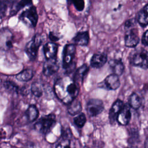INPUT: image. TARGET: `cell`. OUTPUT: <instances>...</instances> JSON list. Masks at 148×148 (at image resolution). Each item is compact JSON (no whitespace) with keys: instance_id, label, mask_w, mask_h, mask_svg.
I'll use <instances>...</instances> for the list:
<instances>
[{"instance_id":"7","label":"cell","mask_w":148,"mask_h":148,"mask_svg":"<svg viewBox=\"0 0 148 148\" xmlns=\"http://www.w3.org/2000/svg\"><path fill=\"white\" fill-rule=\"evenodd\" d=\"M104 109V105L102 100L99 99H90L87 103L86 110L91 117H94L100 114Z\"/></svg>"},{"instance_id":"14","label":"cell","mask_w":148,"mask_h":148,"mask_svg":"<svg viewBox=\"0 0 148 148\" xmlns=\"http://www.w3.org/2000/svg\"><path fill=\"white\" fill-rule=\"evenodd\" d=\"M12 35L8 29H2L1 32V46L3 50L12 47Z\"/></svg>"},{"instance_id":"8","label":"cell","mask_w":148,"mask_h":148,"mask_svg":"<svg viewBox=\"0 0 148 148\" xmlns=\"http://www.w3.org/2000/svg\"><path fill=\"white\" fill-rule=\"evenodd\" d=\"M120 85V82L119 76L114 73H112L106 76L102 82L98 84V86L108 90H115L119 87Z\"/></svg>"},{"instance_id":"13","label":"cell","mask_w":148,"mask_h":148,"mask_svg":"<svg viewBox=\"0 0 148 148\" xmlns=\"http://www.w3.org/2000/svg\"><path fill=\"white\" fill-rule=\"evenodd\" d=\"M107 59V56L104 53H95L90 60V65L94 68H100L105 64Z\"/></svg>"},{"instance_id":"1","label":"cell","mask_w":148,"mask_h":148,"mask_svg":"<svg viewBox=\"0 0 148 148\" xmlns=\"http://www.w3.org/2000/svg\"><path fill=\"white\" fill-rule=\"evenodd\" d=\"M56 97L63 103L69 104L77 97L79 92V85L69 76L58 79L54 86Z\"/></svg>"},{"instance_id":"21","label":"cell","mask_w":148,"mask_h":148,"mask_svg":"<svg viewBox=\"0 0 148 148\" xmlns=\"http://www.w3.org/2000/svg\"><path fill=\"white\" fill-rule=\"evenodd\" d=\"M34 76V72L31 69H25L16 75L17 80L20 82H28Z\"/></svg>"},{"instance_id":"12","label":"cell","mask_w":148,"mask_h":148,"mask_svg":"<svg viewBox=\"0 0 148 148\" xmlns=\"http://www.w3.org/2000/svg\"><path fill=\"white\" fill-rule=\"evenodd\" d=\"M124 105L123 102L120 99H117L113 103L109 113V119L111 124H114L116 120H117V116Z\"/></svg>"},{"instance_id":"33","label":"cell","mask_w":148,"mask_h":148,"mask_svg":"<svg viewBox=\"0 0 148 148\" xmlns=\"http://www.w3.org/2000/svg\"><path fill=\"white\" fill-rule=\"evenodd\" d=\"M145 148H148V138L146 139L145 143Z\"/></svg>"},{"instance_id":"24","label":"cell","mask_w":148,"mask_h":148,"mask_svg":"<svg viewBox=\"0 0 148 148\" xmlns=\"http://www.w3.org/2000/svg\"><path fill=\"white\" fill-rule=\"evenodd\" d=\"M31 91L32 94L36 97H40L43 94L42 86L38 82H34L31 87Z\"/></svg>"},{"instance_id":"22","label":"cell","mask_w":148,"mask_h":148,"mask_svg":"<svg viewBox=\"0 0 148 148\" xmlns=\"http://www.w3.org/2000/svg\"><path fill=\"white\" fill-rule=\"evenodd\" d=\"M25 114L28 120L30 122H32L37 119L39 116V111L34 105H31L26 110Z\"/></svg>"},{"instance_id":"23","label":"cell","mask_w":148,"mask_h":148,"mask_svg":"<svg viewBox=\"0 0 148 148\" xmlns=\"http://www.w3.org/2000/svg\"><path fill=\"white\" fill-rule=\"evenodd\" d=\"M142 104L141 99L136 93H132L129 97L128 105L134 109H139Z\"/></svg>"},{"instance_id":"11","label":"cell","mask_w":148,"mask_h":148,"mask_svg":"<svg viewBox=\"0 0 148 148\" xmlns=\"http://www.w3.org/2000/svg\"><path fill=\"white\" fill-rule=\"evenodd\" d=\"M131 117L130 106L129 105L125 104L117 116V121L120 125H126L130 122Z\"/></svg>"},{"instance_id":"6","label":"cell","mask_w":148,"mask_h":148,"mask_svg":"<svg viewBox=\"0 0 148 148\" xmlns=\"http://www.w3.org/2000/svg\"><path fill=\"white\" fill-rule=\"evenodd\" d=\"M42 42L40 35L39 34H35L27 43L25 47V51L30 60L33 61L36 58Z\"/></svg>"},{"instance_id":"3","label":"cell","mask_w":148,"mask_h":148,"mask_svg":"<svg viewBox=\"0 0 148 148\" xmlns=\"http://www.w3.org/2000/svg\"><path fill=\"white\" fill-rule=\"evenodd\" d=\"M130 63L143 69L148 68V51L143 48L135 50L130 57Z\"/></svg>"},{"instance_id":"2","label":"cell","mask_w":148,"mask_h":148,"mask_svg":"<svg viewBox=\"0 0 148 148\" xmlns=\"http://www.w3.org/2000/svg\"><path fill=\"white\" fill-rule=\"evenodd\" d=\"M76 53V46L74 44H66L63 50L62 53V67L68 73L75 68V62L73 60Z\"/></svg>"},{"instance_id":"18","label":"cell","mask_w":148,"mask_h":148,"mask_svg":"<svg viewBox=\"0 0 148 148\" xmlns=\"http://www.w3.org/2000/svg\"><path fill=\"white\" fill-rule=\"evenodd\" d=\"M109 65L111 68L113 73L118 76H120L123 74L124 70V66L121 60L117 59L110 60L109 61Z\"/></svg>"},{"instance_id":"31","label":"cell","mask_w":148,"mask_h":148,"mask_svg":"<svg viewBox=\"0 0 148 148\" xmlns=\"http://www.w3.org/2000/svg\"><path fill=\"white\" fill-rule=\"evenodd\" d=\"M134 23H135V20L134 19H131V20H127L125 23V27L129 28L134 25Z\"/></svg>"},{"instance_id":"15","label":"cell","mask_w":148,"mask_h":148,"mask_svg":"<svg viewBox=\"0 0 148 148\" xmlns=\"http://www.w3.org/2000/svg\"><path fill=\"white\" fill-rule=\"evenodd\" d=\"M58 45L54 42H48L46 43L43 48V53L46 60L56 57L58 51Z\"/></svg>"},{"instance_id":"19","label":"cell","mask_w":148,"mask_h":148,"mask_svg":"<svg viewBox=\"0 0 148 148\" xmlns=\"http://www.w3.org/2000/svg\"><path fill=\"white\" fill-rule=\"evenodd\" d=\"M136 21L142 27L148 25V4L146 5L138 13Z\"/></svg>"},{"instance_id":"20","label":"cell","mask_w":148,"mask_h":148,"mask_svg":"<svg viewBox=\"0 0 148 148\" xmlns=\"http://www.w3.org/2000/svg\"><path fill=\"white\" fill-rule=\"evenodd\" d=\"M82 107L81 102L76 99H75L72 102L68 104V112L69 114L72 116H75L79 114L82 111Z\"/></svg>"},{"instance_id":"9","label":"cell","mask_w":148,"mask_h":148,"mask_svg":"<svg viewBox=\"0 0 148 148\" xmlns=\"http://www.w3.org/2000/svg\"><path fill=\"white\" fill-rule=\"evenodd\" d=\"M58 68L59 66L56 57L46 60L43 65V73L46 76H50L57 72Z\"/></svg>"},{"instance_id":"32","label":"cell","mask_w":148,"mask_h":148,"mask_svg":"<svg viewBox=\"0 0 148 148\" xmlns=\"http://www.w3.org/2000/svg\"><path fill=\"white\" fill-rule=\"evenodd\" d=\"M49 38H50V40H51L53 41H56V40H58L59 39V38L58 36H57L56 35H54L53 32L50 33Z\"/></svg>"},{"instance_id":"27","label":"cell","mask_w":148,"mask_h":148,"mask_svg":"<svg viewBox=\"0 0 148 148\" xmlns=\"http://www.w3.org/2000/svg\"><path fill=\"white\" fill-rule=\"evenodd\" d=\"M67 1L69 3L72 4L77 11L82 12L84 8L85 3L84 0H67Z\"/></svg>"},{"instance_id":"10","label":"cell","mask_w":148,"mask_h":148,"mask_svg":"<svg viewBox=\"0 0 148 148\" xmlns=\"http://www.w3.org/2000/svg\"><path fill=\"white\" fill-rule=\"evenodd\" d=\"M139 42L137 29H131L127 31L124 36L125 45L128 47H135Z\"/></svg>"},{"instance_id":"4","label":"cell","mask_w":148,"mask_h":148,"mask_svg":"<svg viewBox=\"0 0 148 148\" xmlns=\"http://www.w3.org/2000/svg\"><path fill=\"white\" fill-rule=\"evenodd\" d=\"M56 124L55 115L49 114L40 118L34 124V128L38 132L46 134L49 132Z\"/></svg>"},{"instance_id":"26","label":"cell","mask_w":148,"mask_h":148,"mask_svg":"<svg viewBox=\"0 0 148 148\" xmlns=\"http://www.w3.org/2000/svg\"><path fill=\"white\" fill-rule=\"evenodd\" d=\"M4 88L9 92H17L18 87L13 82L11 81H5L3 84Z\"/></svg>"},{"instance_id":"25","label":"cell","mask_w":148,"mask_h":148,"mask_svg":"<svg viewBox=\"0 0 148 148\" xmlns=\"http://www.w3.org/2000/svg\"><path fill=\"white\" fill-rule=\"evenodd\" d=\"M73 121L77 127H83L86 122V117L85 114L83 113H80L77 116L74 117Z\"/></svg>"},{"instance_id":"17","label":"cell","mask_w":148,"mask_h":148,"mask_svg":"<svg viewBox=\"0 0 148 148\" xmlns=\"http://www.w3.org/2000/svg\"><path fill=\"white\" fill-rule=\"evenodd\" d=\"M88 66L86 64H83L76 70L73 79L78 85L80 83H83L85 76L88 73Z\"/></svg>"},{"instance_id":"16","label":"cell","mask_w":148,"mask_h":148,"mask_svg":"<svg viewBox=\"0 0 148 148\" xmlns=\"http://www.w3.org/2000/svg\"><path fill=\"white\" fill-rule=\"evenodd\" d=\"M90 36L88 31L78 32L73 38V41L76 45L81 46H86L89 42Z\"/></svg>"},{"instance_id":"5","label":"cell","mask_w":148,"mask_h":148,"mask_svg":"<svg viewBox=\"0 0 148 148\" xmlns=\"http://www.w3.org/2000/svg\"><path fill=\"white\" fill-rule=\"evenodd\" d=\"M19 19L27 26L35 27L38 20V15L36 7L31 5L24 10L20 14Z\"/></svg>"},{"instance_id":"30","label":"cell","mask_w":148,"mask_h":148,"mask_svg":"<svg viewBox=\"0 0 148 148\" xmlns=\"http://www.w3.org/2000/svg\"><path fill=\"white\" fill-rule=\"evenodd\" d=\"M142 43L145 46H148V29L145 32L142 36Z\"/></svg>"},{"instance_id":"28","label":"cell","mask_w":148,"mask_h":148,"mask_svg":"<svg viewBox=\"0 0 148 148\" xmlns=\"http://www.w3.org/2000/svg\"><path fill=\"white\" fill-rule=\"evenodd\" d=\"M56 148H75V146L73 143H72L71 139H62L57 145Z\"/></svg>"},{"instance_id":"29","label":"cell","mask_w":148,"mask_h":148,"mask_svg":"<svg viewBox=\"0 0 148 148\" xmlns=\"http://www.w3.org/2000/svg\"><path fill=\"white\" fill-rule=\"evenodd\" d=\"M61 136L62 139H71L72 136V134L71 131V129L69 128L62 129L61 130Z\"/></svg>"}]
</instances>
